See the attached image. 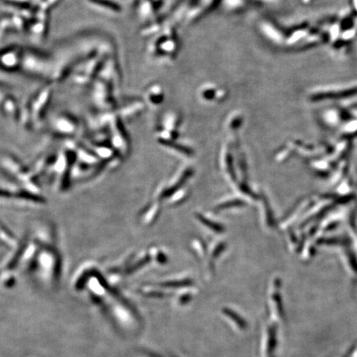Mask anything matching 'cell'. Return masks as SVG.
Here are the masks:
<instances>
[{
  "instance_id": "6da1fadb",
  "label": "cell",
  "mask_w": 357,
  "mask_h": 357,
  "mask_svg": "<svg viewBox=\"0 0 357 357\" xmlns=\"http://www.w3.org/2000/svg\"><path fill=\"white\" fill-rule=\"evenodd\" d=\"M178 47L179 43L176 31L173 28H170L160 33L154 41H151L150 54L159 60L173 59L178 53Z\"/></svg>"
},
{
  "instance_id": "7a4b0ae2",
  "label": "cell",
  "mask_w": 357,
  "mask_h": 357,
  "mask_svg": "<svg viewBox=\"0 0 357 357\" xmlns=\"http://www.w3.org/2000/svg\"><path fill=\"white\" fill-rule=\"evenodd\" d=\"M228 95L225 88L208 83L198 89V97L204 104H219L224 101Z\"/></svg>"
},
{
  "instance_id": "3957f363",
  "label": "cell",
  "mask_w": 357,
  "mask_h": 357,
  "mask_svg": "<svg viewBox=\"0 0 357 357\" xmlns=\"http://www.w3.org/2000/svg\"><path fill=\"white\" fill-rule=\"evenodd\" d=\"M277 348V338L276 331L274 325L267 324L265 327L262 344H261V352L262 357H276L275 352Z\"/></svg>"
},
{
  "instance_id": "277c9868",
  "label": "cell",
  "mask_w": 357,
  "mask_h": 357,
  "mask_svg": "<svg viewBox=\"0 0 357 357\" xmlns=\"http://www.w3.org/2000/svg\"><path fill=\"white\" fill-rule=\"evenodd\" d=\"M165 93L161 86L153 85L146 89L145 99L151 107H160L165 101Z\"/></svg>"
},
{
  "instance_id": "5b68a950",
  "label": "cell",
  "mask_w": 357,
  "mask_h": 357,
  "mask_svg": "<svg viewBox=\"0 0 357 357\" xmlns=\"http://www.w3.org/2000/svg\"><path fill=\"white\" fill-rule=\"evenodd\" d=\"M93 5L101 9L102 11L113 14H120L123 12V6L117 0H89Z\"/></svg>"
},
{
  "instance_id": "8992f818",
  "label": "cell",
  "mask_w": 357,
  "mask_h": 357,
  "mask_svg": "<svg viewBox=\"0 0 357 357\" xmlns=\"http://www.w3.org/2000/svg\"><path fill=\"white\" fill-rule=\"evenodd\" d=\"M222 8L229 13H233L241 10L244 8L246 0H220Z\"/></svg>"
},
{
  "instance_id": "52a82bcc",
  "label": "cell",
  "mask_w": 357,
  "mask_h": 357,
  "mask_svg": "<svg viewBox=\"0 0 357 357\" xmlns=\"http://www.w3.org/2000/svg\"><path fill=\"white\" fill-rule=\"evenodd\" d=\"M352 357H357V349L353 351V354H352Z\"/></svg>"
}]
</instances>
